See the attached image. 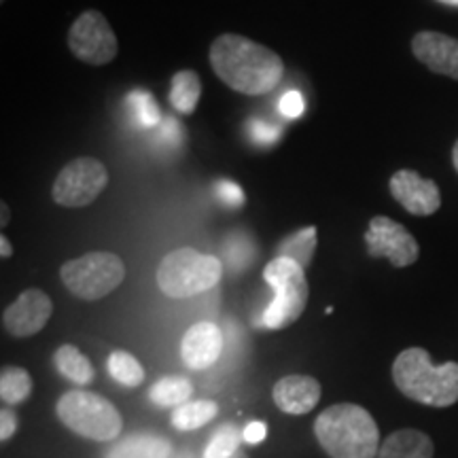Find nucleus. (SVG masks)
<instances>
[{
  "instance_id": "f257e3e1",
  "label": "nucleus",
  "mask_w": 458,
  "mask_h": 458,
  "mask_svg": "<svg viewBox=\"0 0 458 458\" xmlns=\"http://www.w3.org/2000/svg\"><path fill=\"white\" fill-rule=\"evenodd\" d=\"M210 66L221 83L242 96H266L283 81V57L242 34H219L208 51Z\"/></svg>"
},
{
  "instance_id": "f03ea898",
  "label": "nucleus",
  "mask_w": 458,
  "mask_h": 458,
  "mask_svg": "<svg viewBox=\"0 0 458 458\" xmlns=\"http://www.w3.org/2000/svg\"><path fill=\"white\" fill-rule=\"evenodd\" d=\"M314 435L329 458H376L382 445L374 416L357 403H335L320 411Z\"/></svg>"
},
{
  "instance_id": "7ed1b4c3",
  "label": "nucleus",
  "mask_w": 458,
  "mask_h": 458,
  "mask_svg": "<svg viewBox=\"0 0 458 458\" xmlns=\"http://www.w3.org/2000/svg\"><path fill=\"white\" fill-rule=\"evenodd\" d=\"M393 382L405 397L428 408H450L458 401V363L435 365L425 348H405L397 354Z\"/></svg>"
},
{
  "instance_id": "20e7f679",
  "label": "nucleus",
  "mask_w": 458,
  "mask_h": 458,
  "mask_svg": "<svg viewBox=\"0 0 458 458\" xmlns=\"http://www.w3.org/2000/svg\"><path fill=\"white\" fill-rule=\"evenodd\" d=\"M263 280L274 291V300L261 314V325L266 329L278 331L297 323L310 300V284L306 270L286 257H274L263 267Z\"/></svg>"
},
{
  "instance_id": "39448f33",
  "label": "nucleus",
  "mask_w": 458,
  "mask_h": 458,
  "mask_svg": "<svg viewBox=\"0 0 458 458\" xmlns=\"http://www.w3.org/2000/svg\"><path fill=\"white\" fill-rule=\"evenodd\" d=\"M223 263L213 255L185 246L172 250L159 261L156 280L159 291L172 300H187L221 283Z\"/></svg>"
},
{
  "instance_id": "423d86ee",
  "label": "nucleus",
  "mask_w": 458,
  "mask_h": 458,
  "mask_svg": "<svg viewBox=\"0 0 458 458\" xmlns=\"http://www.w3.org/2000/svg\"><path fill=\"white\" fill-rule=\"evenodd\" d=\"M55 414L64 427L91 442H113L123 431L119 410L102 394L74 388L57 399Z\"/></svg>"
},
{
  "instance_id": "0eeeda50",
  "label": "nucleus",
  "mask_w": 458,
  "mask_h": 458,
  "mask_svg": "<svg viewBox=\"0 0 458 458\" xmlns=\"http://www.w3.org/2000/svg\"><path fill=\"white\" fill-rule=\"evenodd\" d=\"M60 278L74 297L98 301L111 295L125 280V263L108 250H91L60 267Z\"/></svg>"
},
{
  "instance_id": "6e6552de",
  "label": "nucleus",
  "mask_w": 458,
  "mask_h": 458,
  "mask_svg": "<svg viewBox=\"0 0 458 458\" xmlns=\"http://www.w3.org/2000/svg\"><path fill=\"white\" fill-rule=\"evenodd\" d=\"M108 185L106 165L96 157H77L60 170L51 198L64 208H83L96 202Z\"/></svg>"
},
{
  "instance_id": "1a4fd4ad",
  "label": "nucleus",
  "mask_w": 458,
  "mask_h": 458,
  "mask_svg": "<svg viewBox=\"0 0 458 458\" xmlns=\"http://www.w3.org/2000/svg\"><path fill=\"white\" fill-rule=\"evenodd\" d=\"M68 49L79 62L89 66H105L119 54L117 34L98 9L83 11L68 30Z\"/></svg>"
},
{
  "instance_id": "9d476101",
  "label": "nucleus",
  "mask_w": 458,
  "mask_h": 458,
  "mask_svg": "<svg viewBox=\"0 0 458 458\" xmlns=\"http://www.w3.org/2000/svg\"><path fill=\"white\" fill-rule=\"evenodd\" d=\"M368 255L374 259H388L393 267H410L420 257L416 238L401 223L380 215L369 221L365 232Z\"/></svg>"
},
{
  "instance_id": "9b49d317",
  "label": "nucleus",
  "mask_w": 458,
  "mask_h": 458,
  "mask_svg": "<svg viewBox=\"0 0 458 458\" xmlns=\"http://www.w3.org/2000/svg\"><path fill=\"white\" fill-rule=\"evenodd\" d=\"M54 314V301L41 289H26L17 300L4 308L3 327L13 337H32L41 334Z\"/></svg>"
},
{
  "instance_id": "f8f14e48",
  "label": "nucleus",
  "mask_w": 458,
  "mask_h": 458,
  "mask_svg": "<svg viewBox=\"0 0 458 458\" xmlns=\"http://www.w3.org/2000/svg\"><path fill=\"white\" fill-rule=\"evenodd\" d=\"M391 196L416 216H431L442 208V191L433 179H422L416 170H397L388 181Z\"/></svg>"
},
{
  "instance_id": "ddd939ff",
  "label": "nucleus",
  "mask_w": 458,
  "mask_h": 458,
  "mask_svg": "<svg viewBox=\"0 0 458 458\" xmlns=\"http://www.w3.org/2000/svg\"><path fill=\"white\" fill-rule=\"evenodd\" d=\"M411 54L431 72L458 81V38L435 30H422L411 38Z\"/></svg>"
},
{
  "instance_id": "4468645a",
  "label": "nucleus",
  "mask_w": 458,
  "mask_h": 458,
  "mask_svg": "<svg viewBox=\"0 0 458 458\" xmlns=\"http://www.w3.org/2000/svg\"><path fill=\"white\" fill-rule=\"evenodd\" d=\"M223 346H225V340H223L221 329L210 320H199L182 335L181 359L189 369L204 371L221 359Z\"/></svg>"
},
{
  "instance_id": "2eb2a0df",
  "label": "nucleus",
  "mask_w": 458,
  "mask_h": 458,
  "mask_svg": "<svg viewBox=\"0 0 458 458\" xmlns=\"http://www.w3.org/2000/svg\"><path fill=\"white\" fill-rule=\"evenodd\" d=\"M274 403L280 411L291 416L308 414L320 401V382L312 376L291 374L280 377L272 391Z\"/></svg>"
},
{
  "instance_id": "dca6fc26",
  "label": "nucleus",
  "mask_w": 458,
  "mask_h": 458,
  "mask_svg": "<svg viewBox=\"0 0 458 458\" xmlns=\"http://www.w3.org/2000/svg\"><path fill=\"white\" fill-rule=\"evenodd\" d=\"M435 445L427 433L418 428H399L382 442L376 458H433Z\"/></svg>"
},
{
  "instance_id": "f3484780",
  "label": "nucleus",
  "mask_w": 458,
  "mask_h": 458,
  "mask_svg": "<svg viewBox=\"0 0 458 458\" xmlns=\"http://www.w3.org/2000/svg\"><path fill=\"white\" fill-rule=\"evenodd\" d=\"M170 439L153 433H131L106 452V458H170Z\"/></svg>"
},
{
  "instance_id": "a211bd4d",
  "label": "nucleus",
  "mask_w": 458,
  "mask_h": 458,
  "mask_svg": "<svg viewBox=\"0 0 458 458\" xmlns=\"http://www.w3.org/2000/svg\"><path fill=\"white\" fill-rule=\"evenodd\" d=\"M54 363L55 369L60 371L66 380H71L72 385L89 386L91 382H94V365H91V360L85 357L77 346H72V344H64V346L57 348L54 354Z\"/></svg>"
},
{
  "instance_id": "6ab92c4d",
  "label": "nucleus",
  "mask_w": 458,
  "mask_h": 458,
  "mask_svg": "<svg viewBox=\"0 0 458 458\" xmlns=\"http://www.w3.org/2000/svg\"><path fill=\"white\" fill-rule=\"evenodd\" d=\"M202 98V81L196 71H179L170 83V105L176 113L193 114Z\"/></svg>"
},
{
  "instance_id": "aec40b11",
  "label": "nucleus",
  "mask_w": 458,
  "mask_h": 458,
  "mask_svg": "<svg viewBox=\"0 0 458 458\" xmlns=\"http://www.w3.org/2000/svg\"><path fill=\"white\" fill-rule=\"evenodd\" d=\"M317 236L318 229L317 225H306L301 229H295L293 233L283 238L276 246V257H286V259H293L295 263L306 270L314 259L317 253Z\"/></svg>"
},
{
  "instance_id": "412c9836",
  "label": "nucleus",
  "mask_w": 458,
  "mask_h": 458,
  "mask_svg": "<svg viewBox=\"0 0 458 458\" xmlns=\"http://www.w3.org/2000/svg\"><path fill=\"white\" fill-rule=\"evenodd\" d=\"M193 385L185 376H165L148 388V401L156 408H179L191 399Z\"/></svg>"
},
{
  "instance_id": "4be33fe9",
  "label": "nucleus",
  "mask_w": 458,
  "mask_h": 458,
  "mask_svg": "<svg viewBox=\"0 0 458 458\" xmlns=\"http://www.w3.org/2000/svg\"><path fill=\"white\" fill-rule=\"evenodd\" d=\"M216 414H219V405L215 401H187V403L172 410V427L179 428V431H196V428L208 425Z\"/></svg>"
},
{
  "instance_id": "5701e85b",
  "label": "nucleus",
  "mask_w": 458,
  "mask_h": 458,
  "mask_svg": "<svg viewBox=\"0 0 458 458\" xmlns=\"http://www.w3.org/2000/svg\"><path fill=\"white\" fill-rule=\"evenodd\" d=\"M32 394V377L26 369L15 368H3L0 371V399L4 405H20L30 399Z\"/></svg>"
},
{
  "instance_id": "b1692460",
  "label": "nucleus",
  "mask_w": 458,
  "mask_h": 458,
  "mask_svg": "<svg viewBox=\"0 0 458 458\" xmlns=\"http://www.w3.org/2000/svg\"><path fill=\"white\" fill-rule=\"evenodd\" d=\"M106 368L113 380L122 386L139 388L145 382V368H142L134 354L125 351H113L108 354Z\"/></svg>"
},
{
  "instance_id": "393cba45",
  "label": "nucleus",
  "mask_w": 458,
  "mask_h": 458,
  "mask_svg": "<svg viewBox=\"0 0 458 458\" xmlns=\"http://www.w3.org/2000/svg\"><path fill=\"white\" fill-rule=\"evenodd\" d=\"M240 442H244V431L227 422V425L219 427L204 450V458H232L236 452H240Z\"/></svg>"
},
{
  "instance_id": "a878e982",
  "label": "nucleus",
  "mask_w": 458,
  "mask_h": 458,
  "mask_svg": "<svg viewBox=\"0 0 458 458\" xmlns=\"http://www.w3.org/2000/svg\"><path fill=\"white\" fill-rule=\"evenodd\" d=\"M128 102L131 113L136 114L139 123L145 125V128H156V125L162 122V113H159L156 100H153V96L148 94V91H131Z\"/></svg>"
},
{
  "instance_id": "bb28decb",
  "label": "nucleus",
  "mask_w": 458,
  "mask_h": 458,
  "mask_svg": "<svg viewBox=\"0 0 458 458\" xmlns=\"http://www.w3.org/2000/svg\"><path fill=\"white\" fill-rule=\"evenodd\" d=\"M215 193H216V198H219L221 202L227 206H242L246 202L242 187L233 181H227V179L219 181L215 185Z\"/></svg>"
},
{
  "instance_id": "cd10ccee",
  "label": "nucleus",
  "mask_w": 458,
  "mask_h": 458,
  "mask_svg": "<svg viewBox=\"0 0 458 458\" xmlns=\"http://www.w3.org/2000/svg\"><path fill=\"white\" fill-rule=\"evenodd\" d=\"M249 125H250V134H253V139L266 147H272L274 142H278L280 136H283V131L278 128H274V125L266 122H259V119H253Z\"/></svg>"
},
{
  "instance_id": "c85d7f7f",
  "label": "nucleus",
  "mask_w": 458,
  "mask_h": 458,
  "mask_svg": "<svg viewBox=\"0 0 458 458\" xmlns=\"http://www.w3.org/2000/svg\"><path fill=\"white\" fill-rule=\"evenodd\" d=\"M303 108H306V105H303V98H301L300 91H286V94L278 102V111L283 113L286 119L301 117Z\"/></svg>"
},
{
  "instance_id": "c756f323",
  "label": "nucleus",
  "mask_w": 458,
  "mask_h": 458,
  "mask_svg": "<svg viewBox=\"0 0 458 458\" xmlns=\"http://www.w3.org/2000/svg\"><path fill=\"white\" fill-rule=\"evenodd\" d=\"M15 431H17L15 411L4 405V408L0 410V442H3V444L9 442V439L13 437Z\"/></svg>"
},
{
  "instance_id": "7c9ffc66",
  "label": "nucleus",
  "mask_w": 458,
  "mask_h": 458,
  "mask_svg": "<svg viewBox=\"0 0 458 458\" xmlns=\"http://www.w3.org/2000/svg\"><path fill=\"white\" fill-rule=\"evenodd\" d=\"M266 435H267L266 422L253 420V422H249V425L244 427V442L250 444V445L261 444L263 439H266Z\"/></svg>"
},
{
  "instance_id": "2f4dec72",
  "label": "nucleus",
  "mask_w": 458,
  "mask_h": 458,
  "mask_svg": "<svg viewBox=\"0 0 458 458\" xmlns=\"http://www.w3.org/2000/svg\"><path fill=\"white\" fill-rule=\"evenodd\" d=\"M13 255V244L9 242V238L4 236H0V257H3V259H9V257Z\"/></svg>"
},
{
  "instance_id": "473e14b6",
  "label": "nucleus",
  "mask_w": 458,
  "mask_h": 458,
  "mask_svg": "<svg viewBox=\"0 0 458 458\" xmlns=\"http://www.w3.org/2000/svg\"><path fill=\"white\" fill-rule=\"evenodd\" d=\"M9 221H11L9 206H7V202H0V225H3V229L9 225Z\"/></svg>"
},
{
  "instance_id": "72a5a7b5",
  "label": "nucleus",
  "mask_w": 458,
  "mask_h": 458,
  "mask_svg": "<svg viewBox=\"0 0 458 458\" xmlns=\"http://www.w3.org/2000/svg\"><path fill=\"white\" fill-rule=\"evenodd\" d=\"M452 164H454V170L458 172V140L454 142V148H452Z\"/></svg>"
},
{
  "instance_id": "f704fd0d",
  "label": "nucleus",
  "mask_w": 458,
  "mask_h": 458,
  "mask_svg": "<svg viewBox=\"0 0 458 458\" xmlns=\"http://www.w3.org/2000/svg\"><path fill=\"white\" fill-rule=\"evenodd\" d=\"M439 3L450 4V7H458V0H439Z\"/></svg>"
},
{
  "instance_id": "c9c22d12",
  "label": "nucleus",
  "mask_w": 458,
  "mask_h": 458,
  "mask_svg": "<svg viewBox=\"0 0 458 458\" xmlns=\"http://www.w3.org/2000/svg\"><path fill=\"white\" fill-rule=\"evenodd\" d=\"M232 458H246V456H244V454H242V452H236V454H233V456H232Z\"/></svg>"
},
{
  "instance_id": "e433bc0d",
  "label": "nucleus",
  "mask_w": 458,
  "mask_h": 458,
  "mask_svg": "<svg viewBox=\"0 0 458 458\" xmlns=\"http://www.w3.org/2000/svg\"><path fill=\"white\" fill-rule=\"evenodd\" d=\"M0 3H7V0H0Z\"/></svg>"
},
{
  "instance_id": "4c0bfd02",
  "label": "nucleus",
  "mask_w": 458,
  "mask_h": 458,
  "mask_svg": "<svg viewBox=\"0 0 458 458\" xmlns=\"http://www.w3.org/2000/svg\"><path fill=\"white\" fill-rule=\"evenodd\" d=\"M182 458H189V456H182Z\"/></svg>"
}]
</instances>
